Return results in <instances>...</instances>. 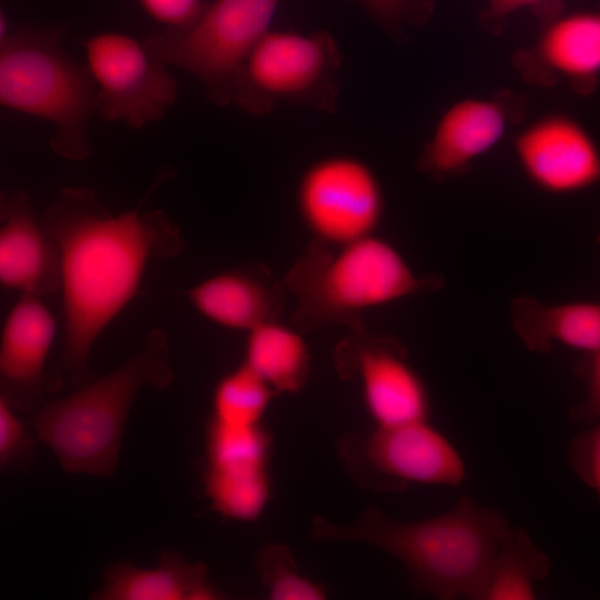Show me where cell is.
I'll use <instances>...</instances> for the list:
<instances>
[{
	"mask_svg": "<svg viewBox=\"0 0 600 600\" xmlns=\"http://www.w3.org/2000/svg\"><path fill=\"white\" fill-rule=\"evenodd\" d=\"M42 224L60 262L64 311L60 370L77 389L91 381V348L137 293L149 259L174 253L181 241L164 212L112 214L87 188L62 190Z\"/></svg>",
	"mask_w": 600,
	"mask_h": 600,
	"instance_id": "6da1fadb",
	"label": "cell"
},
{
	"mask_svg": "<svg viewBox=\"0 0 600 600\" xmlns=\"http://www.w3.org/2000/svg\"><path fill=\"white\" fill-rule=\"evenodd\" d=\"M513 528L494 508L462 496L448 512L417 521L391 518L377 507L351 523L321 516L311 521L316 541H351L379 548L401 561L418 592L443 600L477 599L503 540Z\"/></svg>",
	"mask_w": 600,
	"mask_h": 600,
	"instance_id": "7a4b0ae2",
	"label": "cell"
},
{
	"mask_svg": "<svg viewBox=\"0 0 600 600\" xmlns=\"http://www.w3.org/2000/svg\"><path fill=\"white\" fill-rule=\"evenodd\" d=\"M172 379L167 339L154 331L120 367L44 404L33 416V430L66 473L110 478L138 392L147 386L163 390Z\"/></svg>",
	"mask_w": 600,
	"mask_h": 600,
	"instance_id": "3957f363",
	"label": "cell"
},
{
	"mask_svg": "<svg viewBox=\"0 0 600 600\" xmlns=\"http://www.w3.org/2000/svg\"><path fill=\"white\" fill-rule=\"evenodd\" d=\"M440 281L419 278L384 239L366 238L334 247L314 242L298 259L282 286L297 301L294 322L302 330L331 323L362 327L361 312L387 304Z\"/></svg>",
	"mask_w": 600,
	"mask_h": 600,
	"instance_id": "277c9868",
	"label": "cell"
},
{
	"mask_svg": "<svg viewBox=\"0 0 600 600\" xmlns=\"http://www.w3.org/2000/svg\"><path fill=\"white\" fill-rule=\"evenodd\" d=\"M59 27H23L0 41V102L49 121L50 147L69 160L92 150L90 122L98 112V86L88 66L62 47Z\"/></svg>",
	"mask_w": 600,
	"mask_h": 600,
	"instance_id": "5b68a950",
	"label": "cell"
},
{
	"mask_svg": "<svg viewBox=\"0 0 600 600\" xmlns=\"http://www.w3.org/2000/svg\"><path fill=\"white\" fill-rule=\"evenodd\" d=\"M280 1L214 0L188 28H164L142 42L157 59L192 74L212 103L227 106L250 52L270 31Z\"/></svg>",
	"mask_w": 600,
	"mask_h": 600,
	"instance_id": "8992f818",
	"label": "cell"
},
{
	"mask_svg": "<svg viewBox=\"0 0 600 600\" xmlns=\"http://www.w3.org/2000/svg\"><path fill=\"white\" fill-rule=\"evenodd\" d=\"M342 57L328 31L270 30L250 52L231 103L253 116L278 102L333 112L340 90Z\"/></svg>",
	"mask_w": 600,
	"mask_h": 600,
	"instance_id": "52a82bcc",
	"label": "cell"
},
{
	"mask_svg": "<svg viewBox=\"0 0 600 600\" xmlns=\"http://www.w3.org/2000/svg\"><path fill=\"white\" fill-rule=\"evenodd\" d=\"M339 448L350 477L371 490L397 491L410 482L459 487L467 476L460 452L428 420L377 426L367 436L343 437Z\"/></svg>",
	"mask_w": 600,
	"mask_h": 600,
	"instance_id": "ba28073f",
	"label": "cell"
},
{
	"mask_svg": "<svg viewBox=\"0 0 600 600\" xmlns=\"http://www.w3.org/2000/svg\"><path fill=\"white\" fill-rule=\"evenodd\" d=\"M296 202L316 242L331 247L372 236L384 211L378 176L350 154H332L311 163L299 179Z\"/></svg>",
	"mask_w": 600,
	"mask_h": 600,
	"instance_id": "9c48e42d",
	"label": "cell"
},
{
	"mask_svg": "<svg viewBox=\"0 0 600 600\" xmlns=\"http://www.w3.org/2000/svg\"><path fill=\"white\" fill-rule=\"evenodd\" d=\"M87 66L98 86V113L133 129L162 119L174 103L178 83L168 64L143 42L104 32L84 42Z\"/></svg>",
	"mask_w": 600,
	"mask_h": 600,
	"instance_id": "30bf717a",
	"label": "cell"
},
{
	"mask_svg": "<svg viewBox=\"0 0 600 600\" xmlns=\"http://www.w3.org/2000/svg\"><path fill=\"white\" fill-rule=\"evenodd\" d=\"M336 362L342 377L361 381L366 408L378 427L428 420V389L398 340L352 329L338 346Z\"/></svg>",
	"mask_w": 600,
	"mask_h": 600,
	"instance_id": "8fae6325",
	"label": "cell"
},
{
	"mask_svg": "<svg viewBox=\"0 0 600 600\" xmlns=\"http://www.w3.org/2000/svg\"><path fill=\"white\" fill-rule=\"evenodd\" d=\"M270 434L260 424L234 427L210 420L204 487L216 511L239 521L260 517L270 496Z\"/></svg>",
	"mask_w": 600,
	"mask_h": 600,
	"instance_id": "7c38bea8",
	"label": "cell"
},
{
	"mask_svg": "<svg viewBox=\"0 0 600 600\" xmlns=\"http://www.w3.org/2000/svg\"><path fill=\"white\" fill-rule=\"evenodd\" d=\"M514 151L527 178L552 194H569L600 182V148L588 130L563 113L544 116L524 128Z\"/></svg>",
	"mask_w": 600,
	"mask_h": 600,
	"instance_id": "4fadbf2b",
	"label": "cell"
},
{
	"mask_svg": "<svg viewBox=\"0 0 600 600\" xmlns=\"http://www.w3.org/2000/svg\"><path fill=\"white\" fill-rule=\"evenodd\" d=\"M506 100L468 98L449 107L418 160V170L436 178L461 173L506 134L511 108Z\"/></svg>",
	"mask_w": 600,
	"mask_h": 600,
	"instance_id": "5bb4252c",
	"label": "cell"
},
{
	"mask_svg": "<svg viewBox=\"0 0 600 600\" xmlns=\"http://www.w3.org/2000/svg\"><path fill=\"white\" fill-rule=\"evenodd\" d=\"M0 281L22 294H46L60 289V262L54 242L34 217L27 193H2Z\"/></svg>",
	"mask_w": 600,
	"mask_h": 600,
	"instance_id": "9a60e30c",
	"label": "cell"
},
{
	"mask_svg": "<svg viewBox=\"0 0 600 600\" xmlns=\"http://www.w3.org/2000/svg\"><path fill=\"white\" fill-rule=\"evenodd\" d=\"M54 334L47 306L36 294H22L7 316L0 341L1 396L14 408L37 406Z\"/></svg>",
	"mask_w": 600,
	"mask_h": 600,
	"instance_id": "2e32d148",
	"label": "cell"
},
{
	"mask_svg": "<svg viewBox=\"0 0 600 600\" xmlns=\"http://www.w3.org/2000/svg\"><path fill=\"white\" fill-rule=\"evenodd\" d=\"M522 60L523 72L562 77L579 93H590L600 78V11L573 12L549 22L534 49ZM523 69V68H521Z\"/></svg>",
	"mask_w": 600,
	"mask_h": 600,
	"instance_id": "e0dca14e",
	"label": "cell"
},
{
	"mask_svg": "<svg viewBox=\"0 0 600 600\" xmlns=\"http://www.w3.org/2000/svg\"><path fill=\"white\" fill-rule=\"evenodd\" d=\"M284 287L262 270L236 269L214 274L189 291L192 306L207 319L229 329L250 331L274 320Z\"/></svg>",
	"mask_w": 600,
	"mask_h": 600,
	"instance_id": "ac0fdd59",
	"label": "cell"
},
{
	"mask_svg": "<svg viewBox=\"0 0 600 600\" xmlns=\"http://www.w3.org/2000/svg\"><path fill=\"white\" fill-rule=\"evenodd\" d=\"M223 594L208 580V568L188 562L174 551H163L159 566L142 569L123 561L103 574L102 586L92 594L98 600H214Z\"/></svg>",
	"mask_w": 600,
	"mask_h": 600,
	"instance_id": "d6986e66",
	"label": "cell"
},
{
	"mask_svg": "<svg viewBox=\"0 0 600 600\" xmlns=\"http://www.w3.org/2000/svg\"><path fill=\"white\" fill-rule=\"evenodd\" d=\"M512 327L524 347L548 352L554 342L586 351L600 350V303L546 304L521 294L511 302Z\"/></svg>",
	"mask_w": 600,
	"mask_h": 600,
	"instance_id": "ffe728a7",
	"label": "cell"
},
{
	"mask_svg": "<svg viewBox=\"0 0 600 600\" xmlns=\"http://www.w3.org/2000/svg\"><path fill=\"white\" fill-rule=\"evenodd\" d=\"M243 363L277 393L298 392L310 372V354L303 338L276 319L248 331Z\"/></svg>",
	"mask_w": 600,
	"mask_h": 600,
	"instance_id": "44dd1931",
	"label": "cell"
},
{
	"mask_svg": "<svg viewBox=\"0 0 600 600\" xmlns=\"http://www.w3.org/2000/svg\"><path fill=\"white\" fill-rule=\"evenodd\" d=\"M551 570L549 557L522 529H512L503 540L477 600H533L537 583Z\"/></svg>",
	"mask_w": 600,
	"mask_h": 600,
	"instance_id": "7402d4cb",
	"label": "cell"
},
{
	"mask_svg": "<svg viewBox=\"0 0 600 600\" xmlns=\"http://www.w3.org/2000/svg\"><path fill=\"white\" fill-rule=\"evenodd\" d=\"M276 393L243 363L217 383L212 397V419L234 427L260 424Z\"/></svg>",
	"mask_w": 600,
	"mask_h": 600,
	"instance_id": "603a6c76",
	"label": "cell"
},
{
	"mask_svg": "<svg viewBox=\"0 0 600 600\" xmlns=\"http://www.w3.org/2000/svg\"><path fill=\"white\" fill-rule=\"evenodd\" d=\"M256 570L272 600H321L323 586L303 576L289 548L280 543L266 544L256 560Z\"/></svg>",
	"mask_w": 600,
	"mask_h": 600,
	"instance_id": "cb8c5ba5",
	"label": "cell"
},
{
	"mask_svg": "<svg viewBox=\"0 0 600 600\" xmlns=\"http://www.w3.org/2000/svg\"><path fill=\"white\" fill-rule=\"evenodd\" d=\"M576 434L567 449L568 463L600 501V419Z\"/></svg>",
	"mask_w": 600,
	"mask_h": 600,
	"instance_id": "d4e9b609",
	"label": "cell"
},
{
	"mask_svg": "<svg viewBox=\"0 0 600 600\" xmlns=\"http://www.w3.org/2000/svg\"><path fill=\"white\" fill-rule=\"evenodd\" d=\"M13 408L3 396L0 397V464L2 469L22 466L31 457L33 448L31 434Z\"/></svg>",
	"mask_w": 600,
	"mask_h": 600,
	"instance_id": "484cf974",
	"label": "cell"
},
{
	"mask_svg": "<svg viewBox=\"0 0 600 600\" xmlns=\"http://www.w3.org/2000/svg\"><path fill=\"white\" fill-rule=\"evenodd\" d=\"M386 30L393 34L406 26L422 22L428 14L427 0H357Z\"/></svg>",
	"mask_w": 600,
	"mask_h": 600,
	"instance_id": "4316f807",
	"label": "cell"
},
{
	"mask_svg": "<svg viewBox=\"0 0 600 600\" xmlns=\"http://www.w3.org/2000/svg\"><path fill=\"white\" fill-rule=\"evenodd\" d=\"M144 12L168 29H184L203 12L202 0H138Z\"/></svg>",
	"mask_w": 600,
	"mask_h": 600,
	"instance_id": "83f0119b",
	"label": "cell"
},
{
	"mask_svg": "<svg viewBox=\"0 0 600 600\" xmlns=\"http://www.w3.org/2000/svg\"><path fill=\"white\" fill-rule=\"evenodd\" d=\"M587 384V397L570 411L572 421L590 424L600 419V350L587 353L577 364Z\"/></svg>",
	"mask_w": 600,
	"mask_h": 600,
	"instance_id": "f1b7e54d",
	"label": "cell"
},
{
	"mask_svg": "<svg viewBox=\"0 0 600 600\" xmlns=\"http://www.w3.org/2000/svg\"><path fill=\"white\" fill-rule=\"evenodd\" d=\"M542 0H488L486 17L490 23H500L512 12L540 3Z\"/></svg>",
	"mask_w": 600,
	"mask_h": 600,
	"instance_id": "f546056e",
	"label": "cell"
},
{
	"mask_svg": "<svg viewBox=\"0 0 600 600\" xmlns=\"http://www.w3.org/2000/svg\"><path fill=\"white\" fill-rule=\"evenodd\" d=\"M598 242H599V248H600V234H599V237H598Z\"/></svg>",
	"mask_w": 600,
	"mask_h": 600,
	"instance_id": "4dcf8cb0",
	"label": "cell"
}]
</instances>
